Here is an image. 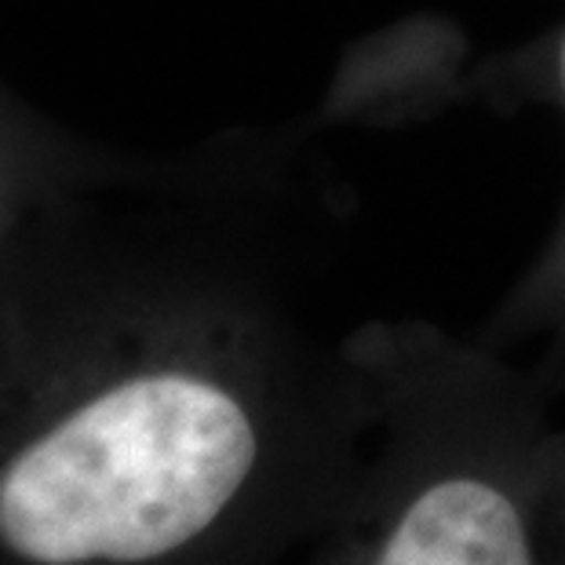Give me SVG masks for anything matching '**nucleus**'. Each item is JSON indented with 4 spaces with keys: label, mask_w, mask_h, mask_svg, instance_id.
Instances as JSON below:
<instances>
[{
    "label": "nucleus",
    "mask_w": 565,
    "mask_h": 565,
    "mask_svg": "<svg viewBox=\"0 0 565 565\" xmlns=\"http://www.w3.org/2000/svg\"><path fill=\"white\" fill-rule=\"evenodd\" d=\"M558 88L565 99V38L558 44ZM558 332L565 335V237L547 252V259L533 270L519 296L511 299L508 315L500 321V332Z\"/></svg>",
    "instance_id": "f03ea898"
},
{
    "label": "nucleus",
    "mask_w": 565,
    "mask_h": 565,
    "mask_svg": "<svg viewBox=\"0 0 565 565\" xmlns=\"http://www.w3.org/2000/svg\"><path fill=\"white\" fill-rule=\"evenodd\" d=\"M369 445L307 565H565V419L536 372L369 324Z\"/></svg>",
    "instance_id": "f257e3e1"
}]
</instances>
